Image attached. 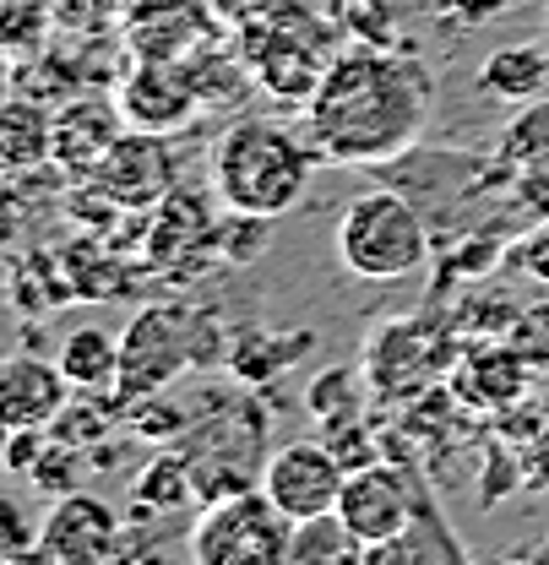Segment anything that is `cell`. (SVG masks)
<instances>
[{
    "label": "cell",
    "instance_id": "cell-10",
    "mask_svg": "<svg viewBox=\"0 0 549 565\" xmlns=\"http://www.w3.org/2000/svg\"><path fill=\"white\" fill-rule=\"evenodd\" d=\"M115 207L126 212H152L175 185H180V147L163 131H137L126 126L120 141L104 152V163L87 174Z\"/></svg>",
    "mask_w": 549,
    "mask_h": 565
},
{
    "label": "cell",
    "instance_id": "cell-8",
    "mask_svg": "<svg viewBox=\"0 0 549 565\" xmlns=\"http://www.w3.org/2000/svg\"><path fill=\"white\" fill-rule=\"evenodd\" d=\"M218 196L212 185L197 191V185H175L158 207L147 212V228H141V262L152 273H169V278L191 282L207 273V262H223L218 250Z\"/></svg>",
    "mask_w": 549,
    "mask_h": 565
},
{
    "label": "cell",
    "instance_id": "cell-19",
    "mask_svg": "<svg viewBox=\"0 0 549 565\" xmlns=\"http://www.w3.org/2000/svg\"><path fill=\"white\" fill-rule=\"evenodd\" d=\"M316 349V332H262V327H240V332H229V375L240 381V386H267L277 381L283 370H294L305 353Z\"/></svg>",
    "mask_w": 549,
    "mask_h": 565
},
{
    "label": "cell",
    "instance_id": "cell-27",
    "mask_svg": "<svg viewBox=\"0 0 549 565\" xmlns=\"http://www.w3.org/2000/svg\"><path fill=\"white\" fill-rule=\"evenodd\" d=\"M191 424V408H180L169 392H147V397H131L126 403V435L131 440H152V446H169L180 440Z\"/></svg>",
    "mask_w": 549,
    "mask_h": 565
},
{
    "label": "cell",
    "instance_id": "cell-16",
    "mask_svg": "<svg viewBox=\"0 0 549 565\" xmlns=\"http://www.w3.org/2000/svg\"><path fill=\"white\" fill-rule=\"evenodd\" d=\"M71 403V381L61 359L6 353L0 359V429H50Z\"/></svg>",
    "mask_w": 549,
    "mask_h": 565
},
{
    "label": "cell",
    "instance_id": "cell-11",
    "mask_svg": "<svg viewBox=\"0 0 549 565\" xmlns=\"http://www.w3.org/2000/svg\"><path fill=\"white\" fill-rule=\"evenodd\" d=\"M126 555V522L104 494L71 490L39 522V561L44 565H104Z\"/></svg>",
    "mask_w": 549,
    "mask_h": 565
},
{
    "label": "cell",
    "instance_id": "cell-7",
    "mask_svg": "<svg viewBox=\"0 0 549 565\" xmlns=\"http://www.w3.org/2000/svg\"><path fill=\"white\" fill-rule=\"evenodd\" d=\"M288 533L294 522L256 484V490L202 505V516L191 522L186 555L197 565H288Z\"/></svg>",
    "mask_w": 549,
    "mask_h": 565
},
{
    "label": "cell",
    "instance_id": "cell-36",
    "mask_svg": "<svg viewBox=\"0 0 549 565\" xmlns=\"http://www.w3.org/2000/svg\"><path fill=\"white\" fill-rule=\"evenodd\" d=\"M327 446L344 457V468H365V462H376V457H387L381 451V440L365 429L359 419H348V424H338V429H327Z\"/></svg>",
    "mask_w": 549,
    "mask_h": 565
},
{
    "label": "cell",
    "instance_id": "cell-39",
    "mask_svg": "<svg viewBox=\"0 0 549 565\" xmlns=\"http://www.w3.org/2000/svg\"><path fill=\"white\" fill-rule=\"evenodd\" d=\"M17 180H0V245H11L22 234V217H28V202L11 191Z\"/></svg>",
    "mask_w": 549,
    "mask_h": 565
},
{
    "label": "cell",
    "instance_id": "cell-2",
    "mask_svg": "<svg viewBox=\"0 0 549 565\" xmlns=\"http://www.w3.org/2000/svg\"><path fill=\"white\" fill-rule=\"evenodd\" d=\"M316 169H321V152L310 147V137H299L277 120H234L212 141L207 185L223 202V212L283 217L310 196Z\"/></svg>",
    "mask_w": 549,
    "mask_h": 565
},
{
    "label": "cell",
    "instance_id": "cell-32",
    "mask_svg": "<svg viewBox=\"0 0 549 565\" xmlns=\"http://www.w3.org/2000/svg\"><path fill=\"white\" fill-rule=\"evenodd\" d=\"M6 561H39V522L17 494H0V565Z\"/></svg>",
    "mask_w": 549,
    "mask_h": 565
},
{
    "label": "cell",
    "instance_id": "cell-26",
    "mask_svg": "<svg viewBox=\"0 0 549 565\" xmlns=\"http://www.w3.org/2000/svg\"><path fill=\"white\" fill-rule=\"evenodd\" d=\"M500 163L511 169V174H522V169H549V93L545 98H534V104H517V115H511V126L500 131Z\"/></svg>",
    "mask_w": 549,
    "mask_h": 565
},
{
    "label": "cell",
    "instance_id": "cell-29",
    "mask_svg": "<svg viewBox=\"0 0 549 565\" xmlns=\"http://www.w3.org/2000/svg\"><path fill=\"white\" fill-rule=\"evenodd\" d=\"M82 473H87V451L50 435V446H44V451H39V462L28 468V484H33V490H44V494H71Z\"/></svg>",
    "mask_w": 549,
    "mask_h": 565
},
{
    "label": "cell",
    "instance_id": "cell-4",
    "mask_svg": "<svg viewBox=\"0 0 549 565\" xmlns=\"http://www.w3.org/2000/svg\"><path fill=\"white\" fill-rule=\"evenodd\" d=\"M229 359V332L218 327L212 310L180 305V299H152L120 332V381L115 397L131 403L147 392H169L186 370H202Z\"/></svg>",
    "mask_w": 549,
    "mask_h": 565
},
{
    "label": "cell",
    "instance_id": "cell-30",
    "mask_svg": "<svg viewBox=\"0 0 549 565\" xmlns=\"http://www.w3.org/2000/svg\"><path fill=\"white\" fill-rule=\"evenodd\" d=\"M506 343L528 359L534 375H549V299L517 305V316H511V327H506Z\"/></svg>",
    "mask_w": 549,
    "mask_h": 565
},
{
    "label": "cell",
    "instance_id": "cell-14",
    "mask_svg": "<svg viewBox=\"0 0 549 565\" xmlns=\"http://www.w3.org/2000/svg\"><path fill=\"white\" fill-rule=\"evenodd\" d=\"M115 104H120L126 126L163 131V137H175L191 120H202V98H197V82H191L186 61H137L120 76Z\"/></svg>",
    "mask_w": 549,
    "mask_h": 565
},
{
    "label": "cell",
    "instance_id": "cell-25",
    "mask_svg": "<svg viewBox=\"0 0 549 565\" xmlns=\"http://www.w3.org/2000/svg\"><path fill=\"white\" fill-rule=\"evenodd\" d=\"M191 82H197V98H202V115L212 109H234V104H245L251 93H256V76L245 66V55L234 50V55H223V50H197L191 61Z\"/></svg>",
    "mask_w": 549,
    "mask_h": 565
},
{
    "label": "cell",
    "instance_id": "cell-5",
    "mask_svg": "<svg viewBox=\"0 0 549 565\" xmlns=\"http://www.w3.org/2000/svg\"><path fill=\"white\" fill-rule=\"evenodd\" d=\"M338 33H344L338 22L310 17V11L294 0L288 11H277L273 22L245 28V33H234V39H240V55H245V66L256 76V87H262L267 98H277V104L305 109L310 93L321 87L327 66L338 61Z\"/></svg>",
    "mask_w": 549,
    "mask_h": 565
},
{
    "label": "cell",
    "instance_id": "cell-1",
    "mask_svg": "<svg viewBox=\"0 0 549 565\" xmlns=\"http://www.w3.org/2000/svg\"><path fill=\"white\" fill-rule=\"evenodd\" d=\"M435 109V76L413 50L359 44L338 50L305 104V137L321 163H392L403 158Z\"/></svg>",
    "mask_w": 549,
    "mask_h": 565
},
{
    "label": "cell",
    "instance_id": "cell-13",
    "mask_svg": "<svg viewBox=\"0 0 549 565\" xmlns=\"http://www.w3.org/2000/svg\"><path fill=\"white\" fill-rule=\"evenodd\" d=\"M452 343L435 338L424 321H387L370 343H365V381L381 397H419L424 386H435L441 375H452Z\"/></svg>",
    "mask_w": 549,
    "mask_h": 565
},
{
    "label": "cell",
    "instance_id": "cell-12",
    "mask_svg": "<svg viewBox=\"0 0 549 565\" xmlns=\"http://www.w3.org/2000/svg\"><path fill=\"white\" fill-rule=\"evenodd\" d=\"M344 457L327 446V440H288L277 446L262 468V490L288 522H305V516H321V511H338V494H344Z\"/></svg>",
    "mask_w": 549,
    "mask_h": 565
},
{
    "label": "cell",
    "instance_id": "cell-33",
    "mask_svg": "<svg viewBox=\"0 0 549 565\" xmlns=\"http://www.w3.org/2000/svg\"><path fill=\"white\" fill-rule=\"evenodd\" d=\"M392 11H398V0H344L338 28L353 33V44H387L392 39Z\"/></svg>",
    "mask_w": 549,
    "mask_h": 565
},
{
    "label": "cell",
    "instance_id": "cell-20",
    "mask_svg": "<svg viewBox=\"0 0 549 565\" xmlns=\"http://www.w3.org/2000/svg\"><path fill=\"white\" fill-rule=\"evenodd\" d=\"M463 555H468V550H463V539L452 533V522H446V511H441L435 490H424L419 511H413V522L392 539V544L370 550L365 565H441V561H463Z\"/></svg>",
    "mask_w": 549,
    "mask_h": 565
},
{
    "label": "cell",
    "instance_id": "cell-21",
    "mask_svg": "<svg viewBox=\"0 0 549 565\" xmlns=\"http://www.w3.org/2000/svg\"><path fill=\"white\" fill-rule=\"evenodd\" d=\"M50 126L55 115L39 98H0V180L50 169Z\"/></svg>",
    "mask_w": 549,
    "mask_h": 565
},
{
    "label": "cell",
    "instance_id": "cell-6",
    "mask_svg": "<svg viewBox=\"0 0 549 565\" xmlns=\"http://www.w3.org/2000/svg\"><path fill=\"white\" fill-rule=\"evenodd\" d=\"M338 262L365 282L413 278L430 262V228L409 196L398 191H365L338 217Z\"/></svg>",
    "mask_w": 549,
    "mask_h": 565
},
{
    "label": "cell",
    "instance_id": "cell-34",
    "mask_svg": "<svg viewBox=\"0 0 549 565\" xmlns=\"http://www.w3.org/2000/svg\"><path fill=\"white\" fill-rule=\"evenodd\" d=\"M294 0H202L207 22H218V28H229V33H245V28H262V22H273L277 11H288Z\"/></svg>",
    "mask_w": 549,
    "mask_h": 565
},
{
    "label": "cell",
    "instance_id": "cell-3",
    "mask_svg": "<svg viewBox=\"0 0 549 565\" xmlns=\"http://www.w3.org/2000/svg\"><path fill=\"white\" fill-rule=\"evenodd\" d=\"M175 451L191 468L197 505H212L223 494L256 490L262 468H267V403L262 392H207L191 408L186 435L175 440Z\"/></svg>",
    "mask_w": 549,
    "mask_h": 565
},
{
    "label": "cell",
    "instance_id": "cell-38",
    "mask_svg": "<svg viewBox=\"0 0 549 565\" xmlns=\"http://www.w3.org/2000/svg\"><path fill=\"white\" fill-rule=\"evenodd\" d=\"M517 202L528 207V217H549V169H522L517 174Z\"/></svg>",
    "mask_w": 549,
    "mask_h": 565
},
{
    "label": "cell",
    "instance_id": "cell-37",
    "mask_svg": "<svg viewBox=\"0 0 549 565\" xmlns=\"http://www.w3.org/2000/svg\"><path fill=\"white\" fill-rule=\"evenodd\" d=\"M500 11H511V0H435V17L457 33H474L484 22H495Z\"/></svg>",
    "mask_w": 549,
    "mask_h": 565
},
{
    "label": "cell",
    "instance_id": "cell-22",
    "mask_svg": "<svg viewBox=\"0 0 549 565\" xmlns=\"http://www.w3.org/2000/svg\"><path fill=\"white\" fill-rule=\"evenodd\" d=\"M61 370L71 392H115L120 381V338L104 327H76L61 343Z\"/></svg>",
    "mask_w": 549,
    "mask_h": 565
},
{
    "label": "cell",
    "instance_id": "cell-23",
    "mask_svg": "<svg viewBox=\"0 0 549 565\" xmlns=\"http://www.w3.org/2000/svg\"><path fill=\"white\" fill-rule=\"evenodd\" d=\"M191 500H197V484H191V468H186V457L175 446L158 451L131 479V516H175Z\"/></svg>",
    "mask_w": 549,
    "mask_h": 565
},
{
    "label": "cell",
    "instance_id": "cell-9",
    "mask_svg": "<svg viewBox=\"0 0 549 565\" xmlns=\"http://www.w3.org/2000/svg\"><path fill=\"white\" fill-rule=\"evenodd\" d=\"M424 490H430V484L413 473L409 462L376 457V462H365V468H348L344 494H338V516L353 527V539H359L365 555H370V550L392 544V539L409 527Z\"/></svg>",
    "mask_w": 549,
    "mask_h": 565
},
{
    "label": "cell",
    "instance_id": "cell-17",
    "mask_svg": "<svg viewBox=\"0 0 549 565\" xmlns=\"http://www.w3.org/2000/svg\"><path fill=\"white\" fill-rule=\"evenodd\" d=\"M120 131H126V115L115 98H71L55 109V126H50V169L82 185L104 163V152L120 141Z\"/></svg>",
    "mask_w": 549,
    "mask_h": 565
},
{
    "label": "cell",
    "instance_id": "cell-31",
    "mask_svg": "<svg viewBox=\"0 0 549 565\" xmlns=\"http://www.w3.org/2000/svg\"><path fill=\"white\" fill-rule=\"evenodd\" d=\"M267 223H273V217L229 212V217L218 223V250H223V262H229V267H251V262H262V250H267Z\"/></svg>",
    "mask_w": 549,
    "mask_h": 565
},
{
    "label": "cell",
    "instance_id": "cell-28",
    "mask_svg": "<svg viewBox=\"0 0 549 565\" xmlns=\"http://www.w3.org/2000/svg\"><path fill=\"white\" fill-rule=\"evenodd\" d=\"M310 419L321 424V429H338V424L359 419V375L338 364V370H327L321 381H310Z\"/></svg>",
    "mask_w": 549,
    "mask_h": 565
},
{
    "label": "cell",
    "instance_id": "cell-35",
    "mask_svg": "<svg viewBox=\"0 0 549 565\" xmlns=\"http://www.w3.org/2000/svg\"><path fill=\"white\" fill-rule=\"evenodd\" d=\"M506 267L549 288V217L539 223V228H528L517 245H506Z\"/></svg>",
    "mask_w": 549,
    "mask_h": 565
},
{
    "label": "cell",
    "instance_id": "cell-24",
    "mask_svg": "<svg viewBox=\"0 0 549 565\" xmlns=\"http://www.w3.org/2000/svg\"><path fill=\"white\" fill-rule=\"evenodd\" d=\"M365 561V544L353 539L338 511H321V516H305L294 522L288 533V565H353Z\"/></svg>",
    "mask_w": 549,
    "mask_h": 565
},
{
    "label": "cell",
    "instance_id": "cell-18",
    "mask_svg": "<svg viewBox=\"0 0 549 565\" xmlns=\"http://www.w3.org/2000/svg\"><path fill=\"white\" fill-rule=\"evenodd\" d=\"M474 87L495 104H534L549 93V39L545 44H500L474 71Z\"/></svg>",
    "mask_w": 549,
    "mask_h": 565
},
{
    "label": "cell",
    "instance_id": "cell-40",
    "mask_svg": "<svg viewBox=\"0 0 549 565\" xmlns=\"http://www.w3.org/2000/svg\"><path fill=\"white\" fill-rule=\"evenodd\" d=\"M545 39H549V11H545Z\"/></svg>",
    "mask_w": 549,
    "mask_h": 565
},
{
    "label": "cell",
    "instance_id": "cell-15",
    "mask_svg": "<svg viewBox=\"0 0 549 565\" xmlns=\"http://www.w3.org/2000/svg\"><path fill=\"white\" fill-rule=\"evenodd\" d=\"M528 375H534L528 359L511 349L506 338H474L468 349L452 359L446 386H452L457 403L484 408V414H500V408H511V403L528 397Z\"/></svg>",
    "mask_w": 549,
    "mask_h": 565
}]
</instances>
